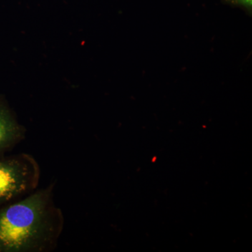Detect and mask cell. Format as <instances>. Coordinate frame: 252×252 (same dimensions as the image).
<instances>
[{
    "label": "cell",
    "mask_w": 252,
    "mask_h": 252,
    "mask_svg": "<svg viewBox=\"0 0 252 252\" xmlns=\"http://www.w3.org/2000/svg\"><path fill=\"white\" fill-rule=\"evenodd\" d=\"M23 126L20 125L8 109L0 104V154L12 149L25 138Z\"/></svg>",
    "instance_id": "3"
},
{
    "label": "cell",
    "mask_w": 252,
    "mask_h": 252,
    "mask_svg": "<svg viewBox=\"0 0 252 252\" xmlns=\"http://www.w3.org/2000/svg\"><path fill=\"white\" fill-rule=\"evenodd\" d=\"M40 176L39 163L31 154L0 158V207L34 191Z\"/></svg>",
    "instance_id": "2"
},
{
    "label": "cell",
    "mask_w": 252,
    "mask_h": 252,
    "mask_svg": "<svg viewBox=\"0 0 252 252\" xmlns=\"http://www.w3.org/2000/svg\"><path fill=\"white\" fill-rule=\"evenodd\" d=\"M243 1H245V2L248 3V4H252V0H243Z\"/></svg>",
    "instance_id": "4"
},
{
    "label": "cell",
    "mask_w": 252,
    "mask_h": 252,
    "mask_svg": "<svg viewBox=\"0 0 252 252\" xmlns=\"http://www.w3.org/2000/svg\"><path fill=\"white\" fill-rule=\"evenodd\" d=\"M55 183L0 207V252H49L64 228L54 202Z\"/></svg>",
    "instance_id": "1"
}]
</instances>
